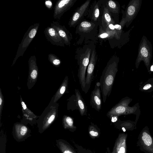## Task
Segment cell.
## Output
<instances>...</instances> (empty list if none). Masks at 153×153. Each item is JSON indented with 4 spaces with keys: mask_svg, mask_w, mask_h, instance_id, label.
Instances as JSON below:
<instances>
[{
    "mask_svg": "<svg viewBox=\"0 0 153 153\" xmlns=\"http://www.w3.org/2000/svg\"><path fill=\"white\" fill-rule=\"evenodd\" d=\"M114 22L112 19L107 7H105L102 17V25L105 30L108 25L110 23L114 24Z\"/></svg>",
    "mask_w": 153,
    "mask_h": 153,
    "instance_id": "4fadbf2b",
    "label": "cell"
},
{
    "mask_svg": "<svg viewBox=\"0 0 153 153\" xmlns=\"http://www.w3.org/2000/svg\"><path fill=\"white\" fill-rule=\"evenodd\" d=\"M126 22L124 19H122L120 24L114 25L115 29V37L117 39H119L121 37L122 32V29L126 25Z\"/></svg>",
    "mask_w": 153,
    "mask_h": 153,
    "instance_id": "5bb4252c",
    "label": "cell"
},
{
    "mask_svg": "<svg viewBox=\"0 0 153 153\" xmlns=\"http://www.w3.org/2000/svg\"><path fill=\"white\" fill-rule=\"evenodd\" d=\"M142 139L144 143L147 146H149L152 143V139L150 136L146 132L143 133Z\"/></svg>",
    "mask_w": 153,
    "mask_h": 153,
    "instance_id": "ac0fdd59",
    "label": "cell"
},
{
    "mask_svg": "<svg viewBox=\"0 0 153 153\" xmlns=\"http://www.w3.org/2000/svg\"><path fill=\"white\" fill-rule=\"evenodd\" d=\"M63 153H73L70 151L66 150V151H65L63 152Z\"/></svg>",
    "mask_w": 153,
    "mask_h": 153,
    "instance_id": "1f68e13d",
    "label": "cell"
},
{
    "mask_svg": "<svg viewBox=\"0 0 153 153\" xmlns=\"http://www.w3.org/2000/svg\"><path fill=\"white\" fill-rule=\"evenodd\" d=\"M111 118V121L113 122H115L117 120V117L116 116H113L110 117Z\"/></svg>",
    "mask_w": 153,
    "mask_h": 153,
    "instance_id": "f1b7e54d",
    "label": "cell"
},
{
    "mask_svg": "<svg viewBox=\"0 0 153 153\" xmlns=\"http://www.w3.org/2000/svg\"><path fill=\"white\" fill-rule=\"evenodd\" d=\"M108 7L110 11L113 13H117L119 11V7L117 4L114 1L110 0L108 2Z\"/></svg>",
    "mask_w": 153,
    "mask_h": 153,
    "instance_id": "e0dca14e",
    "label": "cell"
},
{
    "mask_svg": "<svg viewBox=\"0 0 153 153\" xmlns=\"http://www.w3.org/2000/svg\"><path fill=\"white\" fill-rule=\"evenodd\" d=\"M75 95L78 110L82 116L87 115V107L78 89H75Z\"/></svg>",
    "mask_w": 153,
    "mask_h": 153,
    "instance_id": "7c38bea8",
    "label": "cell"
},
{
    "mask_svg": "<svg viewBox=\"0 0 153 153\" xmlns=\"http://www.w3.org/2000/svg\"><path fill=\"white\" fill-rule=\"evenodd\" d=\"M118 61L111 60L109 61L103 70L100 76V83L102 100L105 102L110 95L118 71Z\"/></svg>",
    "mask_w": 153,
    "mask_h": 153,
    "instance_id": "6da1fadb",
    "label": "cell"
},
{
    "mask_svg": "<svg viewBox=\"0 0 153 153\" xmlns=\"http://www.w3.org/2000/svg\"><path fill=\"white\" fill-rule=\"evenodd\" d=\"M45 5L49 9H51L52 6V3L50 0H47L45 2Z\"/></svg>",
    "mask_w": 153,
    "mask_h": 153,
    "instance_id": "484cf974",
    "label": "cell"
},
{
    "mask_svg": "<svg viewBox=\"0 0 153 153\" xmlns=\"http://www.w3.org/2000/svg\"><path fill=\"white\" fill-rule=\"evenodd\" d=\"M27 128L25 126H22L19 128V129L17 131L18 134L19 136H23L26 133Z\"/></svg>",
    "mask_w": 153,
    "mask_h": 153,
    "instance_id": "7402d4cb",
    "label": "cell"
},
{
    "mask_svg": "<svg viewBox=\"0 0 153 153\" xmlns=\"http://www.w3.org/2000/svg\"><path fill=\"white\" fill-rule=\"evenodd\" d=\"M75 0H61L56 1L54 7L53 17L60 19L61 16L73 5Z\"/></svg>",
    "mask_w": 153,
    "mask_h": 153,
    "instance_id": "8992f818",
    "label": "cell"
},
{
    "mask_svg": "<svg viewBox=\"0 0 153 153\" xmlns=\"http://www.w3.org/2000/svg\"><path fill=\"white\" fill-rule=\"evenodd\" d=\"M100 15V10L98 5L97 3L94 8L92 13V19L94 21H96Z\"/></svg>",
    "mask_w": 153,
    "mask_h": 153,
    "instance_id": "d6986e66",
    "label": "cell"
},
{
    "mask_svg": "<svg viewBox=\"0 0 153 153\" xmlns=\"http://www.w3.org/2000/svg\"><path fill=\"white\" fill-rule=\"evenodd\" d=\"M65 122L67 124L70 126H72L73 124V118L69 116H65L64 118Z\"/></svg>",
    "mask_w": 153,
    "mask_h": 153,
    "instance_id": "603a6c76",
    "label": "cell"
},
{
    "mask_svg": "<svg viewBox=\"0 0 153 153\" xmlns=\"http://www.w3.org/2000/svg\"><path fill=\"white\" fill-rule=\"evenodd\" d=\"M70 99H71V107L70 109H71L72 111L75 110H78L75 95H73L70 98Z\"/></svg>",
    "mask_w": 153,
    "mask_h": 153,
    "instance_id": "ffe728a7",
    "label": "cell"
},
{
    "mask_svg": "<svg viewBox=\"0 0 153 153\" xmlns=\"http://www.w3.org/2000/svg\"><path fill=\"white\" fill-rule=\"evenodd\" d=\"M48 59L49 61L55 66H58L61 63L60 60L56 55L53 54H49L48 55Z\"/></svg>",
    "mask_w": 153,
    "mask_h": 153,
    "instance_id": "2e32d148",
    "label": "cell"
},
{
    "mask_svg": "<svg viewBox=\"0 0 153 153\" xmlns=\"http://www.w3.org/2000/svg\"><path fill=\"white\" fill-rule=\"evenodd\" d=\"M151 87V85L149 84L146 85L143 88L144 90H147L150 88Z\"/></svg>",
    "mask_w": 153,
    "mask_h": 153,
    "instance_id": "f546056e",
    "label": "cell"
},
{
    "mask_svg": "<svg viewBox=\"0 0 153 153\" xmlns=\"http://www.w3.org/2000/svg\"><path fill=\"white\" fill-rule=\"evenodd\" d=\"M89 133L91 135L93 136H97L98 135V133L97 132L94 131H90Z\"/></svg>",
    "mask_w": 153,
    "mask_h": 153,
    "instance_id": "83f0119b",
    "label": "cell"
},
{
    "mask_svg": "<svg viewBox=\"0 0 153 153\" xmlns=\"http://www.w3.org/2000/svg\"><path fill=\"white\" fill-rule=\"evenodd\" d=\"M150 71H153V64L150 67Z\"/></svg>",
    "mask_w": 153,
    "mask_h": 153,
    "instance_id": "d6a6232c",
    "label": "cell"
},
{
    "mask_svg": "<svg viewBox=\"0 0 153 153\" xmlns=\"http://www.w3.org/2000/svg\"><path fill=\"white\" fill-rule=\"evenodd\" d=\"M105 30L113 33L115 34V31L114 25L113 23H110L108 25Z\"/></svg>",
    "mask_w": 153,
    "mask_h": 153,
    "instance_id": "cb8c5ba5",
    "label": "cell"
},
{
    "mask_svg": "<svg viewBox=\"0 0 153 153\" xmlns=\"http://www.w3.org/2000/svg\"><path fill=\"white\" fill-rule=\"evenodd\" d=\"M0 114L1 115V114L2 109V104L3 102V97L1 93V90H0Z\"/></svg>",
    "mask_w": 153,
    "mask_h": 153,
    "instance_id": "d4e9b609",
    "label": "cell"
},
{
    "mask_svg": "<svg viewBox=\"0 0 153 153\" xmlns=\"http://www.w3.org/2000/svg\"><path fill=\"white\" fill-rule=\"evenodd\" d=\"M142 0H131L126 10L125 17L126 27H128L135 19L139 12Z\"/></svg>",
    "mask_w": 153,
    "mask_h": 153,
    "instance_id": "5b68a950",
    "label": "cell"
},
{
    "mask_svg": "<svg viewBox=\"0 0 153 153\" xmlns=\"http://www.w3.org/2000/svg\"><path fill=\"white\" fill-rule=\"evenodd\" d=\"M51 26L54 29L64 40L65 44L68 45L70 43L71 36L69 32L64 26L61 25L57 21H53L51 23Z\"/></svg>",
    "mask_w": 153,
    "mask_h": 153,
    "instance_id": "30bf717a",
    "label": "cell"
},
{
    "mask_svg": "<svg viewBox=\"0 0 153 153\" xmlns=\"http://www.w3.org/2000/svg\"><path fill=\"white\" fill-rule=\"evenodd\" d=\"M122 129L123 130V131H126V130H125V128L124 127H123Z\"/></svg>",
    "mask_w": 153,
    "mask_h": 153,
    "instance_id": "836d02e7",
    "label": "cell"
},
{
    "mask_svg": "<svg viewBox=\"0 0 153 153\" xmlns=\"http://www.w3.org/2000/svg\"><path fill=\"white\" fill-rule=\"evenodd\" d=\"M90 1V0L86 1L74 13L69 22L70 27L74 26L80 20L87 9Z\"/></svg>",
    "mask_w": 153,
    "mask_h": 153,
    "instance_id": "8fae6325",
    "label": "cell"
},
{
    "mask_svg": "<svg viewBox=\"0 0 153 153\" xmlns=\"http://www.w3.org/2000/svg\"><path fill=\"white\" fill-rule=\"evenodd\" d=\"M101 93L100 83L99 82H97L95 85L94 89L91 92L90 103L91 106L99 112L102 108Z\"/></svg>",
    "mask_w": 153,
    "mask_h": 153,
    "instance_id": "ba28073f",
    "label": "cell"
},
{
    "mask_svg": "<svg viewBox=\"0 0 153 153\" xmlns=\"http://www.w3.org/2000/svg\"><path fill=\"white\" fill-rule=\"evenodd\" d=\"M152 47L151 42L143 35L140 42L136 63L139 65L143 61L146 66H149L152 57Z\"/></svg>",
    "mask_w": 153,
    "mask_h": 153,
    "instance_id": "3957f363",
    "label": "cell"
},
{
    "mask_svg": "<svg viewBox=\"0 0 153 153\" xmlns=\"http://www.w3.org/2000/svg\"><path fill=\"white\" fill-rule=\"evenodd\" d=\"M55 118V115L53 114L49 118L48 123V124H51L54 120Z\"/></svg>",
    "mask_w": 153,
    "mask_h": 153,
    "instance_id": "4316f807",
    "label": "cell"
},
{
    "mask_svg": "<svg viewBox=\"0 0 153 153\" xmlns=\"http://www.w3.org/2000/svg\"><path fill=\"white\" fill-rule=\"evenodd\" d=\"M91 52V49L87 48L81 58L79 64L77 76L82 91L84 92L85 84L86 71L89 62Z\"/></svg>",
    "mask_w": 153,
    "mask_h": 153,
    "instance_id": "277c9868",
    "label": "cell"
},
{
    "mask_svg": "<svg viewBox=\"0 0 153 153\" xmlns=\"http://www.w3.org/2000/svg\"><path fill=\"white\" fill-rule=\"evenodd\" d=\"M39 26V23L34 24L30 26L25 33L20 43L12 64L13 65L17 59L22 56L28 47L36 36Z\"/></svg>",
    "mask_w": 153,
    "mask_h": 153,
    "instance_id": "7a4b0ae2",
    "label": "cell"
},
{
    "mask_svg": "<svg viewBox=\"0 0 153 153\" xmlns=\"http://www.w3.org/2000/svg\"><path fill=\"white\" fill-rule=\"evenodd\" d=\"M94 26V24L87 21L81 22L79 26V30L81 32H86L91 30Z\"/></svg>",
    "mask_w": 153,
    "mask_h": 153,
    "instance_id": "9a60e30c",
    "label": "cell"
},
{
    "mask_svg": "<svg viewBox=\"0 0 153 153\" xmlns=\"http://www.w3.org/2000/svg\"><path fill=\"white\" fill-rule=\"evenodd\" d=\"M118 153H121L120 151H119L118 152Z\"/></svg>",
    "mask_w": 153,
    "mask_h": 153,
    "instance_id": "e575fe53",
    "label": "cell"
},
{
    "mask_svg": "<svg viewBox=\"0 0 153 153\" xmlns=\"http://www.w3.org/2000/svg\"><path fill=\"white\" fill-rule=\"evenodd\" d=\"M44 33L47 40L52 45L60 46H64L65 42L57 31L50 26L47 27L44 31Z\"/></svg>",
    "mask_w": 153,
    "mask_h": 153,
    "instance_id": "9c48e42d",
    "label": "cell"
},
{
    "mask_svg": "<svg viewBox=\"0 0 153 153\" xmlns=\"http://www.w3.org/2000/svg\"><path fill=\"white\" fill-rule=\"evenodd\" d=\"M115 36L114 33L105 31L104 32L101 33L99 36L100 38L104 39L110 38Z\"/></svg>",
    "mask_w": 153,
    "mask_h": 153,
    "instance_id": "44dd1931",
    "label": "cell"
},
{
    "mask_svg": "<svg viewBox=\"0 0 153 153\" xmlns=\"http://www.w3.org/2000/svg\"><path fill=\"white\" fill-rule=\"evenodd\" d=\"M96 63L95 51L93 50L88 65L85 78V84L84 92L86 94L90 88L94 77V72Z\"/></svg>",
    "mask_w": 153,
    "mask_h": 153,
    "instance_id": "52a82bcc",
    "label": "cell"
},
{
    "mask_svg": "<svg viewBox=\"0 0 153 153\" xmlns=\"http://www.w3.org/2000/svg\"><path fill=\"white\" fill-rule=\"evenodd\" d=\"M119 151L121 153H124L125 149L124 147H121Z\"/></svg>",
    "mask_w": 153,
    "mask_h": 153,
    "instance_id": "4dcf8cb0",
    "label": "cell"
}]
</instances>
